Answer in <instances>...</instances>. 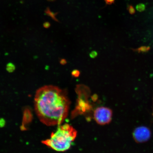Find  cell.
<instances>
[{
	"label": "cell",
	"mask_w": 153,
	"mask_h": 153,
	"mask_svg": "<svg viewBox=\"0 0 153 153\" xmlns=\"http://www.w3.org/2000/svg\"><path fill=\"white\" fill-rule=\"evenodd\" d=\"M70 102L65 91L47 85L36 91L34 110L38 119L48 126L60 125L68 115Z\"/></svg>",
	"instance_id": "1"
},
{
	"label": "cell",
	"mask_w": 153,
	"mask_h": 153,
	"mask_svg": "<svg viewBox=\"0 0 153 153\" xmlns=\"http://www.w3.org/2000/svg\"><path fill=\"white\" fill-rule=\"evenodd\" d=\"M77 131L68 124L59 125L50 137L42 141L43 144L58 152H64L69 149L75 139Z\"/></svg>",
	"instance_id": "2"
},
{
	"label": "cell",
	"mask_w": 153,
	"mask_h": 153,
	"mask_svg": "<svg viewBox=\"0 0 153 153\" xmlns=\"http://www.w3.org/2000/svg\"><path fill=\"white\" fill-rule=\"evenodd\" d=\"M112 117V111L106 107H98L94 112V118L95 121L101 125L109 123L111 121Z\"/></svg>",
	"instance_id": "3"
},
{
	"label": "cell",
	"mask_w": 153,
	"mask_h": 153,
	"mask_svg": "<svg viewBox=\"0 0 153 153\" xmlns=\"http://www.w3.org/2000/svg\"><path fill=\"white\" fill-rule=\"evenodd\" d=\"M151 131L148 128L141 126L135 128L133 131V136L136 142L141 143L146 142L150 138Z\"/></svg>",
	"instance_id": "4"
},
{
	"label": "cell",
	"mask_w": 153,
	"mask_h": 153,
	"mask_svg": "<svg viewBox=\"0 0 153 153\" xmlns=\"http://www.w3.org/2000/svg\"><path fill=\"white\" fill-rule=\"evenodd\" d=\"M150 47L143 46H141L137 49H132V50L138 53H144L148 52V51L150 50Z\"/></svg>",
	"instance_id": "5"
},
{
	"label": "cell",
	"mask_w": 153,
	"mask_h": 153,
	"mask_svg": "<svg viewBox=\"0 0 153 153\" xmlns=\"http://www.w3.org/2000/svg\"><path fill=\"white\" fill-rule=\"evenodd\" d=\"M15 69V65L12 63H9L7 65V70L9 72H12L14 71Z\"/></svg>",
	"instance_id": "6"
},
{
	"label": "cell",
	"mask_w": 153,
	"mask_h": 153,
	"mask_svg": "<svg viewBox=\"0 0 153 153\" xmlns=\"http://www.w3.org/2000/svg\"><path fill=\"white\" fill-rule=\"evenodd\" d=\"M80 72L79 70H74L72 72V75L74 77H78L80 75Z\"/></svg>",
	"instance_id": "7"
},
{
	"label": "cell",
	"mask_w": 153,
	"mask_h": 153,
	"mask_svg": "<svg viewBox=\"0 0 153 153\" xmlns=\"http://www.w3.org/2000/svg\"><path fill=\"white\" fill-rule=\"evenodd\" d=\"M48 13L49 15H50V16L51 18L53 19V20L56 21V22H58V20H57V19L56 18V17H55V16H56V14H55L54 13L51 12L49 10H48Z\"/></svg>",
	"instance_id": "8"
},
{
	"label": "cell",
	"mask_w": 153,
	"mask_h": 153,
	"mask_svg": "<svg viewBox=\"0 0 153 153\" xmlns=\"http://www.w3.org/2000/svg\"><path fill=\"white\" fill-rule=\"evenodd\" d=\"M128 9L130 14H134L135 13V10L134 9V7L132 6L129 5V6L128 7Z\"/></svg>",
	"instance_id": "9"
},
{
	"label": "cell",
	"mask_w": 153,
	"mask_h": 153,
	"mask_svg": "<svg viewBox=\"0 0 153 153\" xmlns=\"http://www.w3.org/2000/svg\"><path fill=\"white\" fill-rule=\"evenodd\" d=\"M98 55V53L96 51H92L90 53V57L91 58H95L96 57H97Z\"/></svg>",
	"instance_id": "10"
},
{
	"label": "cell",
	"mask_w": 153,
	"mask_h": 153,
	"mask_svg": "<svg viewBox=\"0 0 153 153\" xmlns=\"http://www.w3.org/2000/svg\"><path fill=\"white\" fill-rule=\"evenodd\" d=\"M107 4L111 5L114 3L115 0H104Z\"/></svg>",
	"instance_id": "11"
},
{
	"label": "cell",
	"mask_w": 153,
	"mask_h": 153,
	"mask_svg": "<svg viewBox=\"0 0 153 153\" xmlns=\"http://www.w3.org/2000/svg\"><path fill=\"white\" fill-rule=\"evenodd\" d=\"M60 64L61 65H66L67 64V62L66 59H62L60 60Z\"/></svg>",
	"instance_id": "12"
},
{
	"label": "cell",
	"mask_w": 153,
	"mask_h": 153,
	"mask_svg": "<svg viewBox=\"0 0 153 153\" xmlns=\"http://www.w3.org/2000/svg\"><path fill=\"white\" fill-rule=\"evenodd\" d=\"M144 9V7L142 5H139L137 7V9L140 11H143V9Z\"/></svg>",
	"instance_id": "13"
},
{
	"label": "cell",
	"mask_w": 153,
	"mask_h": 153,
	"mask_svg": "<svg viewBox=\"0 0 153 153\" xmlns=\"http://www.w3.org/2000/svg\"><path fill=\"white\" fill-rule=\"evenodd\" d=\"M43 26L45 28H48L50 27L51 26L49 22H46L44 24Z\"/></svg>",
	"instance_id": "14"
},
{
	"label": "cell",
	"mask_w": 153,
	"mask_h": 153,
	"mask_svg": "<svg viewBox=\"0 0 153 153\" xmlns=\"http://www.w3.org/2000/svg\"><path fill=\"white\" fill-rule=\"evenodd\" d=\"M152 115H153V114H152Z\"/></svg>",
	"instance_id": "15"
}]
</instances>
